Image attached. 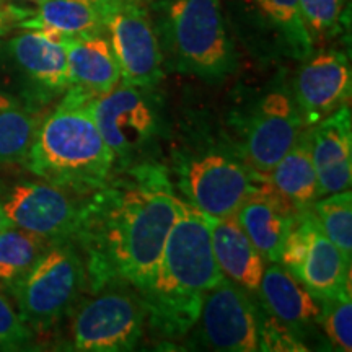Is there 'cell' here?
I'll use <instances>...</instances> for the list:
<instances>
[{
  "label": "cell",
  "instance_id": "2",
  "mask_svg": "<svg viewBox=\"0 0 352 352\" xmlns=\"http://www.w3.org/2000/svg\"><path fill=\"white\" fill-rule=\"evenodd\" d=\"M222 279L210 241V217L184 202L151 287L140 296L147 323L166 340L183 338L196 327L206 294Z\"/></svg>",
  "mask_w": 352,
  "mask_h": 352
},
{
  "label": "cell",
  "instance_id": "3",
  "mask_svg": "<svg viewBox=\"0 0 352 352\" xmlns=\"http://www.w3.org/2000/svg\"><path fill=\"white\" fill-rule=\"evenodd\" d=\"M90 98L65 90L54 111L39 124L25 165L43 182L77 196L103 186L114 173V158L96 126Z\"/></svg>",
  "mask_w": 352,
  "mask_h": 352
},
{
  "label": "cell",
  "instance_id": "9",
  "mask_svg": "<svg viewBox=\"0 0 352 352\" xmlns=\"http://www.w3.org/2000/svg\"><path fill=\"white\" fill-rule=\"evenodd\" d=\"M228 144L250 168L267 175L305 129L289 85L272 87L241 109Z\"/></svg>",
  "mask_w": 352,
  "mask_h": 352
},
{
  "label": "cell",
  "instance_id": "31",
  "mask_svg": "<svg viewBox=\"0 0 352 352\" xmlns=\"http://www.w3.org/2000/svg\"><path fill=\"white\" fill-rule=\"evenodd\" d=\"M26 10H21V8H15V7H0V28L7 30V23L10 20H21Z\"/></svg>",
  "mask_w": 352,
  "mask_h": 352
},
{
  "label": "cell",
  "instance_id": "1",
  "mask_svg": "<svg viewBox=\"0 0 352 352\" xmlns=\"http://www.w3.org/2000/svg\"><path fill=\"white\" fill-rule=\"evenodd\" d=\"M183 206L168 170L158 162L114 171L103 186L83 196L72 241L85 261L90 289L126 284L142 296Z\"/></svg>",
  "mask_w": 352,
  "mask_h": 352
},
{
  "label": "cell",
  "instance_id": "14",
  "mask_svg": "<svg viewBox=\"0 0 352 352\" xmlns=\"http://www.w3.org/2000/svg\"><path fill=\"white\" fill-rule=\"evenodd\" d=\"M199 338L209 349L259 351V311L252 294L223 277L204 296L197 318Z\"/></svg>",
  "mask_w": 352,
  "mask_h": 352
},
{
  "label": "cell",
  "instance_id": "29",
  "mask_svg": "<svg viewBox=\"0 0 352 352\" xmlns=\"http://www.w3.org/2000/svg\"><path fill=\"white\" fill-rule=\"evenodd\" d=\"M259 351L302 352L308 347L297 338L296 329L283 323L266 310L259 311Z\"/></svg>",
  "mask_w": 352,
  "mask_h": 352
},
{
  "label": "cell",
  "instance_id": "27",
  "mask_svg": "<svg viewBox=\"0 0 352 352\" xmlns=\"http://www.w3.org/2000/svg\"><path fill=\"white\" fill-rule=\"evenodd\" d=\"M346 3L347 0H300L303 21L315 46L338 33Z\"/></svg>",
  "mask_w": 352,
  "mask_h": 352
},
{
  "label": "cell",
  "instance_id": "34",
  "mask_svg": "<svg viewBox=\"0 0 352 352\" xmlns=\"http://www.w3.org/2000/svg\"><path fill=\"white\" fill-rule=\"evenodd\" d=\"M6 32H7L6 28H0V34H3V33H6Z\"/></svg>",
  "mask_w": 352,
  "mask_h": 352
},
{
  "label": "cell",
  "instance_id": "20",
  "mask_svg": "<svg viewBox=\"0 0 352 352\" xmlns=\"http://www.w3.org/2000/svg\"><path fill=\"white\" fill-rule=\"evenodd\" d=\"M210 241L223 277L252 296L256 294L266 264L235 215L210 219Z\"/></svg>",
  "mask_w": 352,
  "mask_h": 352
},
{
  "label": "cell",
  "instance_id": "28",
  "mask_svg": "<svg viewBox=\"0 0 352 352\" xmlns=\"http://www.w3.org/2000/svg\"><path fill=\"white\" fill-rule=\"evenodd\" d=\"M321 318L324 333L338 349H352V302L351 294L321 300Z\"/></svg>",
  "mask_w": 352,
  "mask_h": 352
},
{
  "label": "cell",
  "instance_id": "6",
  "mask_svg": "<svg viewBox=\"0 0 352 352\" xmlns=\"http://www.w3.org/2000/svg\"><path fill=\"white\" fill-rule=\"evenodd\" d=\"M94 120L114 158V171L151 164L165 134L164 96L155 88L120 82L90 101Z\"/></svg>",
  "mask_w": 352,
  "mask_h": 352
},
{
  "label": "cell",
  "instance_id": "15",
  "mask_svg": "<svg viewBox=\"0 0 352 352\" xmlns=\"http://www.w3.org/2000/svg\"><path fill=\"white\" fill-rule=\"evenodd\" d=\"M351 90L349 57L340 50L311 52L300 63L290 87L305 127L315 126L347 104Z\"/></svg>",
  "mask_w": 352,
  "mask_h": 352
},
{
  "label": "cell",
  "instance_id": "7",
  "mask_svg": "<svg viewBox=\"0 0 352 352\" xmlns=\"http://www.w3.org/2000/svg\"><path fill=\"white\" fill-rule=\"evenodd\" d=\"M87 285L85 261L74 241L51 245L10 292L32 331H46L76 305Z\"/></svg>",
  "mask_w": 352,
  "mask_h": 352
},
{
  "label": "cell",
  "instance_id": "17",
  "mask_svg": "<svg viewBox=\"0 0 352 352\" xmlns=\"http://www.w3.org/2000/svg\"><path fill=\"white\" fill-rule=\"evenodd\" d=\"M318 197L346 191L352 182V120L347 104L310 127Z\"/></svg>",
  "mask_w": 352,
  "mask_h": 352
},
{
  "label": "cell",
  "instance_id": "12",
  "mask_svg": "<svg viewBox=\"0 0 352 352\" xmlns=\"http://www.w3.org/2000/svg\"><path fill=\"white\" fill-rule=\"evenodd\" d=\"M279 263L320 300L351 294V263L321 232L310 208L298 214Z\"/></svg>",
  "mask_w": 352,
  "mask_h": 352
},
{
  "label": "cell",
  "instance_id": "18",
  "mask_svg": "<svg viewBox=\"0 0 352 352\" xmlns=\"http://www.w3.org/2000/svg\"><path fill=\"white\" fill-rule=\"evenodd\" d=\"M300 212L277 195L266 178L243 201L235 217L264 261L279 263L284 241Z\"/></svg>",
  "mask_w": 352,
  "mask_h": 352
},
{
  "label": "cell",
  "instance_id": "11",
  "mask_svg": "<svg viewBox=\"0 0 352 352\" xmlns=\"http://www.w3.org/2000/svg\"><path fill=\"white\" fill-rule=\"evenodd\" d=\"M104 33L121 69V80L155 88L164 78V56L151 12L142 0H98Z\"/></svg>",
  "mask_w": 352,
  "mask_h": 352
},
{
  "label": "cell",
  "instance_id": "32",
  "mask_svg": "<svg viewBox=\"0 0 352 352\" xmlns=\"http://www.w3.org/2000/svg\"><path fill=\"white\" fill-rule=\"evenodd\" d=\"M12 227V222L8 220V217L6 215V210H3L2 206V195H0V232L6 230V228Z\"/></svg>",
  "mask_w": 352,
  "mask_h": 352
},
{
  "label": "cell",
  "instance_id": "26",
  "mask_svg": "<svg viewBox=\"0 0 352 352\" xmlns=\"http://www.w3.org/2000/svg\"><path fill=\"white\" fill-rule=\"evenodd\" d=\"M321 232L351 263L352 258V195L349 189L321 196L310 206Z\"/></svg>",
  "mask_w": 352,
  "mask_h": 352
},
{
  "label": "cell",
  "instance_id": "30",
  "mask_svg": "<svg viewBox=\"0 0 352 352\" xmlns=\"http://www.w3.org/2000/svg\"><path fill=\"white\" fill-rule=\"evenodd\" d=\"M33 331L0 290V351H16L28 346Z\"/></svg>",
  "mask_w": 352,
  "mask_h": 352
},
{
  "label": "cell",
  "instance_id": "5",
  "mask_svg": "<svg viewBox=\"0 0 352 352\" xmlns=\"http://www.w3.org/2000/svg\"><path fill=\"white\" fill-rule=\"evenodd\" d=\"M166 170L179 197L210 219L235 215L267 178L250 168L228 140L184 147Z\"/></svg>",
  "mask_w": 352,
  "mask_h": 352
},
{
  "label": "cell",
  "instance_id": "22",
  "mask_svg": "<svg viewBox=\"0 0 352 352\" xmlns=\"http://www.w3.org/2000/svg\"><path fill=\"white\" fill-rule=\"evenodd\" d=\"M21 30H34L60 38L104 33L98 0H46L36 10H26L16 21Z\"/></svg>",
  "mask_w": 352,
  "mask_h": 352
},
{
  "label": "cell",
  "instance_id": "25",
  "mask_svg": "<svg viewBox=\"0 0 352 352\" xmlns=\"http://www.w3.org/2000/svg\"><path fill=\"white\" fill-rule=\"evenodd\" d=\"M50 246L41 236L15 226L0 232V285L10 290Z\"/></svg>",
  "mask_w": 352,
  "mask_h": 352
},
{
  "label": "cell",
  "instance_id": "19",
  "mask_svg": "<svg viewBox=\"0 0 352 352\" xmlns=\"http://www.w3.org/2000/svg\"><path fill=\"white\" fill-rule=\"evenodd\" d=\"M67 54V90L95 100L121 82V69L104 33L63 38Z\"/></svg>",
  "mask_w": 352,
  "mask_h": 352
},
{
  "label": "cell",
  "instance_id": "13",
  "mask_svg": "<svg viewBox=\"0 0 352 352\" xmlns=\"http://www.w3.org/2000/svg\"><path fill=\"white\" fill-rule=\"evenodd\" d=\"M2 206L12 226L41 236L50 245L72 241L80 201L74 192L43 182H21L3 195Z\"/></svg>",
  "mask_w": 352,
  "mask_h": 352
},
{
  "label": "cell",
  "instance_id": "16",
  "mask_svg": "<svg viewBox=\"0 0 352 352\" xmlns=\"http://www.w3.org/2000/svg\"><path fill=\"white\" fill-rule=\"evenodd\" d=\"M8 51L26 82V103H50L69 88L67 54L60 36L25 30L8 43Z\"/></svg>",
  "mask_w": 352,
  "mask_h": 352
},
{
  "label": "cell",
  "instance_id": "24",
  "mask_svg": "<svg viewBox=\"0 0 352 352\" xmlns=\"http://www.w3.org/2000/svg\"><path fill=\"white\" fill-rule=\"evenodd\" d=\"M41 121L32 104L0 94V165L25 164Z\"/></svg>",
  "mask_w": 352,
  "mask_h": 352
},
{
  "label": "cell",
  "instance_id": "4",
  "mask_svg": "<svg viewBox=\"0 0 352 352\" xmlns=\"http://www.w3.org/2000/svg\"><path fill=\"white\" fill-rule=\"evenodd\" d=\"M153 10L164 64L209 82L223 80L239 69L222 0H158Z\"/></svg>",
  "mask_w": 352,
  "mask_h": 352
},
{
  "label": "cell",
  "instance_id": "23",
  "mask_svg": "<svg viewBox=\"0 0 352 352\" xmlns=\"http://www.w3.org/2000/svg\"><path fill=\"white\" fill-rule=\"evenodd\" d=\"M272 189L292 208L303 210L318 199V179L311 158L310 127L300 132L292 147L267 173Z\"/></svg>",
  "mask_w": 352,
  "mask_h": 352
},
{
  "label": "cell",
  "instance_id": "8",
  "mask_svg": "<svg viewBox=\"0 0 352 352\" xmlns=\"http://www.w3.org/2000/svg\"><path fill=\"white\" fill-rule=\"evenodd\" d=\"M222 8L232 36L263 63H302L315 51L300 0H226Z\"/></svg>",
  "mask_w": 352,
  "mask_h": 352
},
{
  "label": "cell",
  "instance_id": "10",
  "mask_svg": "<svg viewBox=\"0 0 352 352\" xmlns=\"http://www.w3.org/2000/svg\"><path fill=\"white\" fill-rule=\"evenodd\" d=\"M147 324V311L138 290L113 284L95 290L78 308L72 324L74 349L83 352H121L139 344Z\"/></svg>",
  "mask_w": 352,
  "mask_h": 352
},
{
  "label": "cell",
  "instance_id": "21",
  "mask_svg": "<svg viewBox=\"0 0 352 352\" xmlns=\"http://www.w3.org/2000/svg\"><path fill=\"white\" fill-rule=\"evenodd\" d=\"M256 296L264 310L292 329L320 323L321 300L280 263L264 267Z\"/></svg>",
  "mask_w": 352,
  "mask_h": 352
},
{
  "label": "cell",
  "instance_id": "33",
  "mask_svg": "<svg viewBox=\"0 0 352 352\" xmlns=\"http://www.w3.org/2000/svg\"><path fill=\"white\" fill-rule=\"evenodd\" d=\"M32 2H36V3H41V2H46V0H32Z\"/></svg>",
  "mask_w": 352,
  "mask_h": 352
}]
</instances>
